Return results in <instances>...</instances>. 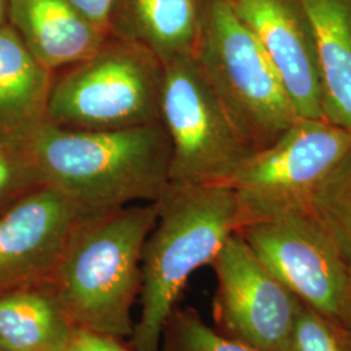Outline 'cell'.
I'll return each mask as SVG.
<instances>
[{
	"label": "cell",
	"instance_id": "24",
	"mask_svg": "<svg viewBox=\"0 0 351 351\" xmlns=\"http://www.w3.org/2000/svg\"><path fill=\"white\" fill-rule=\"evenodd\" d=\"M0 351H5V350H4V349H3V348H1V346H0Z\"/></svg>",
	"mask_w": 351,
	"mask_h": 351
},
{
	"label": "cell",
	"instance_id": "19",
	"mask_svg": "<svg viewBox=\"0 0 351 351\" xmlns=\"http://www.w3.org/2000/svg\"><path fill=\"white\" fill-rule=\"evenodd\" d=\"M289 351H351V333L300 301Z\"/></svg>",
	"mask_w": 351,
	"mask_h": 351
},
{
	"label": "cell",
	"instance_id": "1",
	"mask_svg": "<svg viewBox=\"0 0 351 351\" xmlns=\"http://www.w3.org/2000/svg\"><path fill=\"white\" fill-rule=\"evenodd\" d=\"M23 151L42 184L85 217L159 201L169 185L171 143L162 121L116 130H72L47 121Z\"/></svg>",
	"mask_w": 351,
	"mask_h": 351
},
{
	"label": "cell",
	"instance_id": "8",
	"mask_svg": "<svg viewBox=\"0 0 351 351\" xmlns=\"http://www.w3.org/2000/svg\"><path fill=\"white\" fill-rule=\"evenodd\" d=\"M264 267L317 314L351 333V281L314 213H290L237 230Z\"/></svg>",
	"mask_w": 351,
	"mask_h": 351
},
{
	"label": "cell",
	"instance_id": "14",
	"mask_svg": "<svg viewBox=\"0 0 351 351\" xmlns=\"http://www.w3.org/2000/svg\"><path fill=\"white\" fill-rule=\"evenodd\" d=\"M206 0H119L110 34L136 42L162 63L193 56Z\"/></svg>",
	"mask_w": 351,
	"mask_h": 351
},
{
	"label": "cell",
	"instance_id": "7",
	"mask_svg": "<svg viewBox=\"0 0 351 351\" xmlns=\"http://www.w3.org/2000/svg\"><path fill=\"white\" fill-rule=\"evenodd\" d=\"M160 121L171 143L169 182L224 185L251 152L193 56L164 62Z\"/></svg>",
	"mask_w": 351,
	"mask_h": 351
},
{
	"label": "cell",
	"instance_id": "21",
	"mask_svg": "<svg viewBox=\"0 0 351 351\" xmlns=\"http://www.w3.org/2000/svg\"><path fill=\"white\" fill-rule=\"evenodd\" d=\"M81 13L90 24L106 36H110V26L119 0H66Z\"/></svg>",
	"mask_w": 351,
	"mask_h": 351
},
{
	"label": "cell",
	"instance_id": "22",
	"mask_svg": "<svg viewBox=\"0 0 351 351\" xmlns=\"http://www.w3.org/2000/svg\"><path fill=\"white\" fill-rule=\"evenodd\" d=\"M66 351H133L121 339L75 328Z\"/></svg>",
	"mask_w": 351,
	"mask_h": 351
},
{
	"label": "cell",
	"instance_id": "13",
	"mask_svg": "<svg viewBox=\"0 0 351 351\" xmlns=\"http://www.w3.org/2000/svg\"><path fill=\"white\" fill-rule=\"evenodd\" d=\"M53 73L42 66L10 24L0 26V143L23 151L47 123Z\"/></svg>",
	"mask_w": 351,
	"mask_h": 351
},
{
	"label": "cell",
	"instance_id": "10",
	"mask_svg": "<svg viewBox=\"0 0 351 351\" xmlns=\"http://www.w3.org/2000/svg\"><path fill=\"white\" fill-rule=\"evenodd\" d=\"M85 219L59 190L42 185L0 213V297L49 284Z\"/></svg>",
	"mask_w": 351,
	"mask_h": 351
},
{
	"label": "cell",
	"instance_id": "18",
	"mask_svg": "<svg viewBox=\"0 0 351 351\" xmlns=\"http://www.w3.org/2000/svg\"><path fill=\"white\" fill-rule=\"evenodd\" d=\"M159 351H258L207 326L193 307H177L164 326Z\"/></svg>",
	"mask_w": 351,
	"mask_h": 351
},
{
	"label": "cell",
	"instance_id": "4",
	"mask_svg": "<svg viewBox=\"0 0 351 351\" xmlns=\"http://www.w3.org/2000/svg\"><path fill=\"white\" fill-rule=\"evenodd\" d=\"M193 58L251 152L271 146L301 120L274 65L229 0H206Z\"/></svg>",
	"mask_w": 351,
	"mask_h": 351
},
{
	"label": "cell",
	"instance_id": "5",
	"mask_svg": "<svg viewBox=\"0 0 351 351\" xmlns=\"http://www.w3.org/2000/svg\"><path fill=\"white\" fill-rule=\"evenodd\" d=\"M162 60L108 36L88 58L53 73L47 121L72 130H116L160 121Z\"/></svg>",
	"mask_w": 351,
	"mask_h": 351
},
{
	"label": "cell",
	"instance_id": "9",
	"mask_svg": "<svg viewBox=\"0 0 351 351\" xmlns=\"http://www.w3.org/2000/svg\"><path fill=\"white\" fill-rule=\"evenodd\" d=\"M216 330L258 351H289L300 300L274 276L239 233L211 264Z\"/></svg>",
	"mask_w": 351,
	"mask_h": 351
},
{
	"label": "cell",
	"instance_id": "11",
	"mask_svg": "<svg viewBox=\"0 0 351 351\" xmlns=\"http://www.w3.org/2000/svg\"><path fill=\"white\" fill-rule=\"evenodd\" d=\"M258 39L298 116L324 120L323 84L314 38L298 0H229Z\"/></svg>",
	"mask_w": 351,
	"mask_h": 351
},
{
	"label": "cell",
	"instance_id": "17",
	"mask_svg": "<svg viewBox=\"0 0 351 351\" xmlns=\"http://www.w3.org/2000/svg\"><path fill=\"white\" fill-rule=\"evenodd\" d=\"M311 213L333 241L351 281V147L316 189Z\"/></svg>",
	"mask_w": 351,
	"mask_h": 351
},
{
	"label": "cell",
	"instance_id": "6",
	"mask_svg": "<svg viewBox=\"0 0 351 351\" xmlns=\"http://www.w3.org/2000/svg\"><path fill=\"white\" fill-rule=\"evenodd\" d=\"M351 147V130L304 120L275 143L252 152L224 185L234 191L239 228L311 211L316 189Z\"/></svg>",
	"mask_w": 351,
	"mask_h": 351
},
{
	"label": "cell",
	"instance_id": "12",
	"mask_svg": "<svg viewBox=\"0 0 351 351\" xmlns=\"http://www.w3.org/2000/svg\"><path fill=\"white\" fill-rule=\"evenodd\" d=\"M8 24L52 73L86 59L108 37L66 0H10Z\"/></svg>",
	"mask_w": 351,
	"mask_h": 351
},
{
	"label": "cell",
	"instance_id": "15",
	"mask_svg": "<svg viewBox=\"0 0 351 351\" xmlns=\"http://www.w3.org/2000/svg\"><path fill=\"white\" fill-rule=\"evenodd\" d=\"M314 38L324 120L351 130V0H298Z\"/></svg>",
	"mask_w": 351,
	"mask_h": 351
},
{
	"label": "cell",
	"instance_id": "23",
	"mask_svg": "<svg viewBox=\"0 0 351 351\" xmlns=\"http://www.w3.org/2000/svg\"><path fill=\"white\" fill-rule=\"evenodd\" d=\"M10 0H0V26L8 24Z\"/></svg>",
	"mask_w": 351,
	"mask_h": 351
},
{
	"label": "cell",
	"instance_id": "2",
	"mask_svg": "<svg viewBox=\"0 0 351 351\" xmlns=\"http://www.w3.org/2000/svg\"><path fill=\"white\" fill-rule=\"evenodd\" d=\"M158 213V201L134 203L77 226L49 282L75 328L130 339L142 251Z\"/></svg>",
	"mask_w": 351,
	"mask_h": 351
},
{
	"label": "cell",
	"instance_id": "16",
	"mask_svg": "<svg viewBox=\"0 0 351 351\" xmlns=\"http://www.w3.org/2000/svg\"><path fill=\"white\" fill-rule=\"evenodd\" d=\"M75 330L49 284L0 297V346L5 351H66Z\"/></svg>",
	"mask_w": 351,
	"mask_h": 351
},
{
	"label": "cell",
	"instance_id": "20",
	"mask_svg": "<svg viewBox=\"0 0 351 351\" xmlns=\"http://www.w3.org/2000/svg\"><path fill=\"white\" fill-rule=\"evenodd\" d=\"M42 185L25 152L0 143V213Z\"/></svg>",
	"mask_w": 351,
	"mask_h": 351
},
{
	"label": "cell",
	"instance_id": "3",
	"mask_svg": "<svg viewBox=\"0 0 351 351\" xmlns=\"http://www.w3.org/2000/svg\"><path fill=\"white\" fill-rule=\"evenodd\" d=\"M158 203V219L142 251L141 315L129 339L133 351H159L164 326L189 277L211 264L239 230V204L226 185L169 182Z\"/></svg>",
	"mask_w": 351,
	"mask_h": 351
}]
</instances>
